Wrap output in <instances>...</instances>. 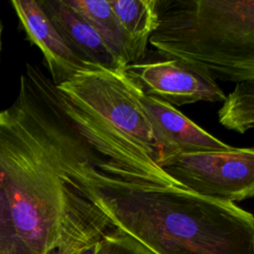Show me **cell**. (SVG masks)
I'll return each mask as SVG.
<instances>
[{
    "label": "cell",
    "mask_w": 254,
    "mask_h": 254,
    "mask_svg": "<svg viewBox=\"0 0 254 254\" xmlns=\"http://www.w3.org/2000/svg\"><path fill=\"white\" fill-rule=\"evenodd\" d=\"M65 1L95 28L116 56L126 65L139 61L109 0Z\"/></svg>",
    "instance_id": "obj_8"
},
{
    "label": "cell",
    "mask_w": 254,
    "mask_h": 254,
    "mask_svg": "<svg viewBox=\"0 0 254 254\" xmlns=\"http://www.w3.org/2000/svg\"><path fill=\"white\" fill-rule=\"evenodd\" d=\"M93 203L152 254H254V215L95 153Z\"/></svg>",
    "instance_id": "obj_1"
},
{
    "label": "cell",
    "mask_w": 254,
    "mask_h": 254,
    "mask_svg": "<svg viewBox=\"0 0 254 254\" xmlns=\"http://www.w3.org/2000/svg\"><path fill=\"white\" fill-rule=\"evenodd\" d=\"M138 60L147 53V45L159 27L158 0H109Z\"/></svg>",
    "instance_id": "obj_9"
},
{
    "label": "cell",
    "mask_w": 254,
    "mask_h": 254,
    "mask_svg": "<svg viewBox=\"0 0 254 254\" xmlns=\"http://www.w3.org/2000/svg\"><path fill=\"white\" fill-rule=\"evenodd\" d=\"M115 229L109 219H89L68 224L50 254H96L100 240Z\"/></svg>",
    "instance_id": "obj_10"
},
{
    "label": "cell",
    "mask_w": 254,
    "mask_h": 254,
    "mask_svg": "<svg viewBox=\"0 0 254 254\" xmlns=\"http://www.w3.org/2000/svg\"><path fill=\"white\" fill-rule=\"evenodd\" d=\"M2 31H3V27L0 21V54H1V50H2Z\"/></svg>",
    "instance_id": "obj_13"
},
{
    "label": "cell",
    "mask_w": 254,
    "mask_h": 254,
    "mask_svg": "<svg viewBox=\"0 0 254 254\" xmlns=\"http://www.w3.org/2000/svg\"><path fill=\"white\" fill-rule=\"evenodd\" d=\"M96 254H152L133 238L116 228L107 233L99 242Z\"/></svg>",
    "instance_id": "obj_11"
},
{
    "label": "cell",
    "mask_w": 254,
    "mask_h": 254,
    "mask_svg": "<svg viewBox=\"0 0 254 254\" xmlns=\"http://www.w3.org/2000/svg\"><path fill=\"white\" fill-rule=\"evenodd\" d=\"M39 4L72 52L87 65L108 69H125L95 28L65 0H40Z\"/></svg>",
    "instance_id": "obj_7"
},
{
    "label": "cell",
    "mask_w": 254,
    "mask_h": 254,
    "mask_svg": "<svg viewBox=\"0 0 254 254\" xmlns=\"http://www.w3.org/2000/svg\"><path fill=\"white\" fill-rule=\"evenodd\" d=\"M158 165L174 181L206 197L235 203L254 196V148L178 154Z\"/></svg>",
    "instance_id": "obj_3"
},
{
    "label": "cell",
    "mask_w": 254,
    "mask_h": 254,
    "mask_svg": "<svg viewBox=\"0 0 254 254\" xmlns=\"http://www.w3.org/2000/svg\"><path fill=\"white\" fill-rule=\"evenodd\" d=\"M13 240L10 203L6 192L0 186V254H12Z\"/></svg>",
    "instance_id": "obj_12"
},
{
    "label": "cell",
    "mask_w": 254,
    "mask_h": 254,
    "mask_svg": "<svg viewBox=\"0 0 254 254\" xmlns=\"http://www.w3.org/2000/svg\"><path fill=\"white\" fill-rule=\"evenodd\" d=\"M11 5L28 39L43 53L55 85L69 80L77 71L88 66L66 45L39 1L14 0Z\"/></svg>",
    "instance_id": "obj_6"
},
{
    "label": "cell",
    "mask_w": 254,
    "mask_h": 254,
    "mask_svg": "<svg viewBox=\"0 0 254 254\" xmlns=\"http://www.w3.org/2000/svg\"><path fill=\"white\" fill-rule=\"evenodd\" d=\"M140 100L159 149V161L178 154L224 151L231 147L206 132L170 103L147 95L143 90Z\"/></svg>",
    "instance_id": "obj_5"
},
{
    "label": "cell",
    "mask_w": 254,
    "mask_h": 254,
    "mask_svg": "<svg viewBox=\"0 0 254 254\" xmlns=\"http://www.w3.org/2000/svg\"><path fill=\"white\" fill-rule=\"evenodd\" d=\"M55 86L117 138L147 154L158 164L159 149L140 100L142 89L125 69L91 64L77 71L69 80Z\"/></svg>",
    "instance_id": "obj_2"
},
{
    "label": "cell",
    "mask_w": 254,
    "mask_h": 254,
    "mask_svg": "<svg viewBox=\"0 0 254 254\" xmlns=\"http://www.w3.org/2000/svg\"><path fill=\"white\" fill-rule=\"evenodd\" d=\"M161 57L154 61L143 58L125 67L126 73L145 94L173 106L224 101V91L204 67L168 55L161 54Z\"/></svg>",
    "instance_id": "obj_4"
}]
</instances>
